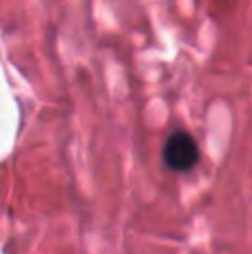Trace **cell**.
I'll use <instances>...</instances> for the list:
<instances>
[{
	"label": "cell",
	"mask_w": 252,
	"mask_h": 254,
	"mask_svg": "<svg viewBox=\"0 0 252 254\" xmlns=\"http://www.w3.org/2000/svg\"><path fill=\"white\" fill-rule=\"evenodd\" d=\"M199 145L194 136L188 131H172L163 145V163L168 170L174 172H190L199 163Z\"/></svg>",
	"instance_id": "6da1fadb"
}]
</instances>
